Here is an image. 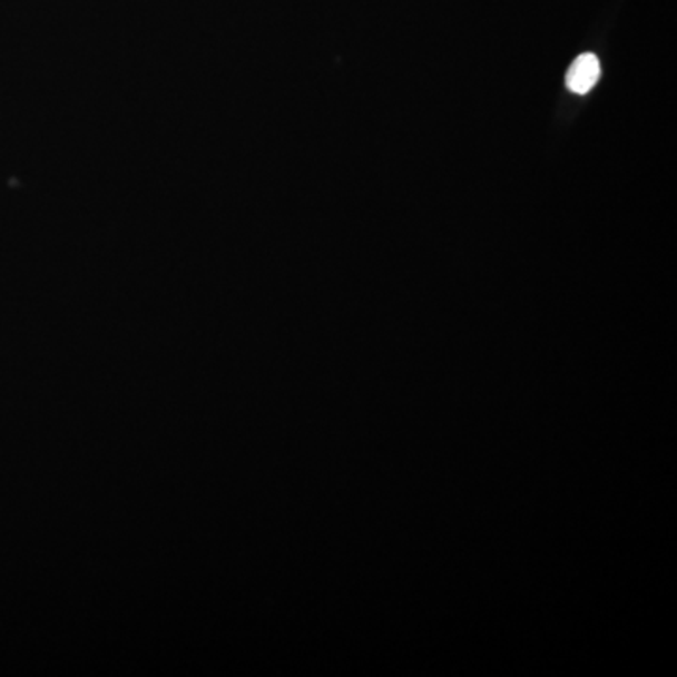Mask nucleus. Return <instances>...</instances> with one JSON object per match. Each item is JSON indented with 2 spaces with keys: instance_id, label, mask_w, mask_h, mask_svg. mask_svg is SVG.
Returning <instances> with one entry per match:
<instances>
[{
  "instance_id": "nucleus-1",
  "label": "nucleus",
  "mask_w": 677,
  "mask_h": 677,
  "mask_svg": "<svg viewBox=\"0 0 677 677\" xmlns=\"http://www.w3.org/2000/svg\"><path fill=\"white\" fill-rule=\"evenodd\" d=\"M600 78V62L592 53H583L570 65L567 87L576 95L591 91Z\"/></svg>"
}]
</instances>
